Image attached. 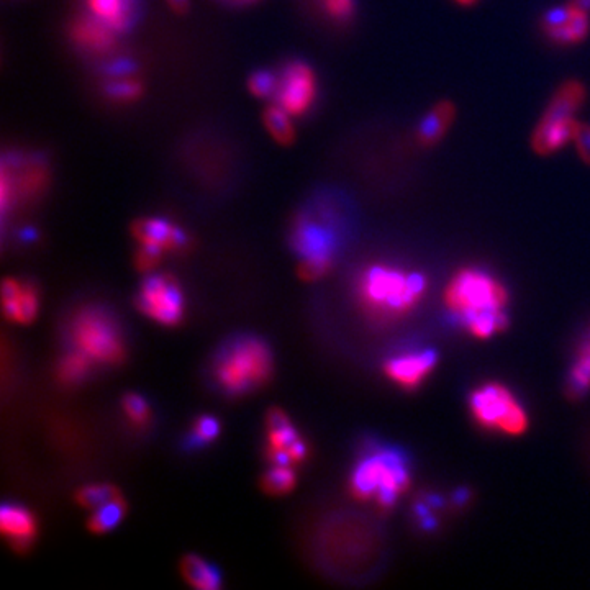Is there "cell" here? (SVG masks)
<instances>
[{
    "label": "cell",
    "instance_id": "cell-9",
    "mask_svg": "<svg viewBox=\"0 0 590 590\" xmlns=\"http://www.w3.org/2000/svg\"><path fill=\"white\" fill-rule=\"evenodd\" d=\"M141 314L161 327H177L186 312V299L181 284L169 274H151L141 282L137 294Z\"/></svg>",
    "mask_w": 590,
    "mask_h": 590
},
{
    "label": "cell",
    "instance_id": "cell-29",
    "mask_svg": "<svg viewBox=\"0 0 590 590\" xmlns=\"http://www.w3.org/2000/svg\"><path fill=\"white\" fill-rule=\"evenodd\" d=\"M107 92L112 99L118 100V102H133L138 99L143 92V86L137 78L132 76H120L115 78L114 81L110 82L107 86Z\"/></svg>",
    "mask_w": 590,
    "mask_h": 590
},
{
    "label": "cell",
    "instance_id": "cell-4",
    "mask_svg": "<svg viewBox=\"0 0 590 590\" xmlns=\"http://www.w3.org/2000/svg\"><path fill=\"white\" fill-rule=\"evenodd\" d=\"M273 351L258 336L240 335L227 341L215 356L212 376L225 394L256 391L273 376Z\"/></svg>",
    "mask_w": 590,
    "mask_h": 590
},
{
    "label": "cell",
    "instance_id": "cell-20",
    "mask_svg": "<svg viewBox=\"0 0 590 590\" xmlns=\"http://www.w3.org/2000/svg\"><path fill=\"white\" fill-rule=\"evenodd\" d=\"M89 12L107 23L115 32H123L132 23L135 0H86Z\"/></svg>",
    "mask_w": 590,
    "mask_h": 590
},
{
    "label": "cell",
    "instance_id": "cell-31",
    "mask_svg": "<svg viewBox=\"0 0 590 590\" xmlns=\"http://www.w3.org/2000/svg\"><path fill=\"white\" fill-rule=\"evenodd\" d=\"M323 10L330 19L336 22H345L354 14V0H320Z\"/></svg>",
    "mask_w": 590,
    "mask_h": 590
},
{
    "label": "cell",
    "instance_id": "cell-2",
    "mask_svg": "<svg viewBox=\"0 0 590 590\" xmlns=\"http://www.w3.org/2000/svg\"><path fill=\"white\" fill-rule=\"evenodd\" d=\"M410 484V461L405 451L371 443L359 456L350 476L351 494L369 500L382 510L397 504Z\"/></svg>",
    "mask_w": 590,
    "mask_h": 590
},
{
    "label": "cell",
    "instance_id": "cell-22",
    "mask_svg": "<svg viewBox=\"0 0 590 590\" xmlns=\"http://www.w3.org/2000/svg\"><path fill=\"white\" fill-rule=\"evenodd\" d=\"M128 505L123 495L109 500L107 504L100 505L99 509L92 510V515L87 520V527L96 535H105L120 525L123 517L127 515Z\"/></svg>",
    "mask_w": 590,
    "mask_h": 590
},
{
    "label": "cell",
    "instance_id": "cell-32",
    "mask_svg": "<svg viewBox=\"0 0 590 590\" xmlns=\"http://www.w3.org/2000/svg\"><path fill=\"white\" fill-rule=\"evenodd\" d=\"M572 143L576 146L579 158L590 166V125L589 123L579 122L577 123L576 132H574V138Z\"/></svg>",
    "mask_w": 590,
    "mask_h": 590
},
{
    "label": "cell",
    "instance_id": "cell-34",
    "mask_svg": "<svg viewBox=\"0 0 590 590\" xmlns=\"http://www.w3.org/2000/svg\"><path fill=\"white\" fill-rule=\"evenodd\" d=\"M569 2L579 7V9L586 10L590 14V0H569Z\"/></svg>",
    "mask_w": 590,
    "mask_h": 590
},
{
    "label": "cell",
    "instance_id": "cell-8",
    "mask_svg": "<svg viewBox=\"0 0 590 590\" xmlns=\"http://www.w3.org/2000/svg\"><path fill=\"white\" fill-rule=\"evenodd\" d=\"M292 246L300 258V277L317 281L332 268L338 240L328 223L302 218L292 233Z\"/></svg>",
    "mask_w": 590,
    "mask_h": 590
},
{
    "label": "cell",
    "instance_id": "cell-23",
    "mask_svg": "<svg viewBox=\"0 0 590 590\" xmlns=\"http://www.w3.org/2000/svg\"><path fill=\"white\" fill-rule=\"evenodd\" d=\"M297 486V474L294 466L271 464V468L261 477V489L271 497H282L292 492Z\"/></svg>",
    "mask_w": 590,
    "mask_h": 590
},
{
    "label": "cell",
    "instance_id": "cell-27",
    "mask_svg": "<svg viewBox=\"0 0 590 590\" xmlns=\"http://www.w3.org/2000/svg\"><path fill=\"white\" fill-rule=\"evenodd\" d=\"M120 491L117 487L110 486V484H91V486H84L79 489L76 494V500L81 505L82 509L96 510L100 505L107 504L109 500L118 497Z\"/></svg>",
    "mask_w": 590,
    "mask_h": 590
},
{
    "label": "cell",
    "instance_id": "cell-5",
    "mask_svg": "<svg viewBox=\"0 0 590 590\" xmlns=\"http://www.w3.org/2000/svg\"><path fill=\"white\" fill-rule=\"evenodd\" d=\"M586 97V86L574 79L563 82V86L554 92L531 135V146L538 155H554L556 151L572 143L579 123L576 115L586 102Z\"/></svg>",
    "mask_w": 590,
    "mask_h": 590
},
{
    "label": "cell",
    "instance_id": "cell-33",
    "mask_svg": "<svg viewBox=\"0 0 590 590\" xmlns=\"http://www.w3.org/2000/svg\"><path fill=\"white\" fill-rule=\"evenodd\" d=\"M168 4L177 14H184L189 9V0H168Z\"/></svg>",
    "mask_w": 590,
    "mask_h": 590
},
{
    "label": "cell",
    "instance_id": "cell-26",
    "mask_svg": "<svg viewBox=\"0 0 590 590\" xmlns=\"http://www.w3.org/2000/svg\"><path fill=\"white\" fill-rule=\"evenodd\" d=\"M222 425L214 415H200L192 423L191 432L187 435L186 445L189 448H202L214 443L220 435Z\"/></svg>",
    "mask_w": 590,
    "mask_h": 590
},
{
    "label": "cell",
    "instance_id": "cell-15",
    "mask_svg": "<svg viewBox=\"0 0 590 590\" xmlns=\"http://www.w3.org/2000/svg\"><path fill=\"white\" fill-rule=\"evenodd\" d=\"M0 531L12 550L25 553L37 541V517L25 505L7 502L0 509Z\"/></svg>",
    "mask_w": 590,
    "mask_h": 590
},
{
    "label": "cell",
    "instance_id": "cell-13",
    "mask_svg": "<svg viewBox=\"0 0 590 590\" xmlns=\"http://www.w3.org/2000/svg\"><path fill=\"white\" fill-rule=\"evenodd\" d=\"M133 236L138 248L150 251L163 258L166 253H179L187 250L189 236L174 223L164 218L148 217L133 223Z\"/></svg>",
    "mask_w": 590,
    "mask_h": 590
},
{
    "label": "cell",
    "instance_id": "cell-28",
    "mask_svg": "<svg viewBox=\"0 0 590 590\" xmlns=\"http://www.w3.org/2000/svg\"><path fill=\"white\" fill-rule=\"evenodd\" d=\"M122 409L128 422L132 423L135 428L141 430V428L148 427V423L151 422L150 404L143 395L135 394V392L125 395L122 399Z\"/></svg>",
    "mask_w": 590,
    "mask_h": 590
},
{
    "label": "cell",
    "instance_id": "cell-7",
    "mask_svg": "<svg viewBox=\"0 0 590 590\" xmlns=\"http://www.w3.org/2000/svg\"><path fill=\"white\" fill-rule=\"evenodd\" d=\"M469 410L477 425L487 432L522 435L530 422L525 405L500 382H486L476 387L469 395Z\"/></svg>",
    "mask_w": 590,
    "mask_h": 590
},
{
    "label": "cell",
    "instance_id": "cell-12",
    "mask_svg": "<svg viewBox=\"0 0 590 590\" xmlns=\"http://www.w3.org/2000/svg\"><path fill=\"white\" fill-rule=\"evenodd\" d=\"M438 364V354L430 348L397 353L384 363V373L404 391H417Z\"/></svg>",
    "mask_w": 590,
    "mask_h": 590
},
{
    "label": "cell",
    "instance_id": "cell-36",
    "mask_svg": "<svg viewBox=\"0 0 590 590\" xmlns=\"http://www.w3.org/2000/svg\"><path fill=\"white\" fill-rule=\"evenodd\" d=\"M243 2H248V0H243Z\"/></svg>",
    "mask_w": 590,
    "mask_h": 590
},
{
    "label": "cell",
    "instance_id": "cell-3",
    "mask_svg": "<svg viewBox=\"0 0 590 590\" xmlns=\"http://www.w3.org/2000/svg\"><path fill=\"white\" fill-rule=\"evenodd\" d=\"M425 274L373 264L358 279V297L369 314L379 318L402 317L412 312L427 292Z\"/></svg>",
    "mask_w": 590,
    "mask_h": 590
},
{
    "label": "cell",
    "instance_id": "cell-21",
    "mask_svg": "<svg viewBox=\"0 0 590 590\" xmlns=\"http://www.w3.org/2000/svg\"><path fill=\"white\" fill-rule=\"evenodd\" d=\"M590 392V336L584 335L577 346L576 358L569 369L566 394L572 399H581Z\"/></svg>",
    "mask_w": 590,
    "mask_h": 590
},
{
    "label": "cell",
    "instance_id": "cell-17",
    "mask_svg": "<svg viewBox=\"0 0 590 590\" xmlns=\"http://www.w3.org/2000/svg\"><path fill=\"white\" fill-rule=\"evenodd\" d=\"M114 28H110L107 23L96 19L94 15L89 17H79L71 27V37L84 50L92 53H105L112 50L115 45Z\"/></svg>",
    "mask_w": 590,
    "mask_h": 590
},
{
    "label": "cell",
    "instance_id": "cell-14",
    "mask_svg": "<svg viewBox=\"0 0 590 590\" xmlns=\"http://www.w3.org/2000/svg\"><path fill=\"white\" fill-rule=\"evenodd\" d=\"M543 30L554 43L577 45L590 32V14L576 5L568 4L553 9L543 17Z\"/></svg>",
    "mask_w": 590,
    "mask_h": 590
},
{
    "label": "cell",
    "instance_id": "cell-11",
    "mask_svg": "<svg viewBox=\"0 0 590 590\" xmlns=\"http://www.w3.org/2000/svg\"><path fill=\"white\" fill-rule=\"evenodd\" d=\"M317 96V81L310 66L300 61L289 64L277 86V104L292 117L304 115L314 104Z\"/></svg>",
    "mask_w": 590,
    "mask_h": 590
},
{
    "label": "cell",
    "instance_id": "cell-10",
    "mask_svg": "<svg viewBox=\"0 0 590 590\" xmlns=\"http://www.w3.org/2000/svg\"><path fill=\"white\" fill-rule=\"evenodd\" d=\"M266 427H268V446L264 454L269 463L295 466L307 459L309 446L281 409L269 410L266 415Z\"/></svg>",
    "mask_w": 590,
    "mask_h": 590
},
{
    "label": "cell",
    "instance_id": "cell-25",
    "mask_svg": "<svg viewBox=\"0 0 590 590\" xmlns=\"http://www.w3.org/2000/svg\"><path fill=\"white\" fill-rule=\"evenodd\" d=\"M291 117L279 104L268 107L264 112V125L279 145H291L294 141L295 130Z\"/></svg>",
    "mask_w": 590,
    "mask_h": 590
},
{
    "label": "cell",
    "instance_id": "cell-19",
    "mask_svg": "<svg viewBox=\"0 0 590 590\" xmlns=\"http://www.w3.org/2000/svg\"><path fill=\"white\" fill-rule=\"evenodd\" d=\"M181 574L194 589L217 590L222 587V574L217 566L199 554H187L181 561Z\"/></svg>",
    "mask_w": 590,
    "mask_h": 590
},
{
    "label": "cell",
    "instance_id": "cell-30",
    "mask_svg": "<svg viewBox=\"0 0 590 590\" xmlns=\"http://www.w3.org/2000/svg\"><path fill=\"white\" fill-rule=\"evenodd\" d=\"M248 86L256 97L266 99V97L276 96L279 79L268 71H258L251 76Z\"/></svg>",
    "mask_w": 590,
    "mask_h": 590
},
{
    "label": "cell",
    "instance_id": "cell-18",
    "mask_svg": "<svg viewBox=\"0 0 590 590\" xmlns=\"http://www.w3.org/2000/svg\"><path fill=\"white\" fill-rule=\"evenodd\" d=\"M454 118H456V109L451 102L433 105L418 123L417 133H415L418 145H438L453 125Z\"/></svg>",
    "mask_w": 590,
    "mask_h": 590
},
{
    "label": "cell",
    "instance_id": "cell-1",
    "mask_svg": "<svg viewBox=\"0 0 590 590\" xmlns=\"http://www.w3.org/2000/svg\"><path fill=\"white\" fill-rule=\"evenodd\" d=\"M507 287L484 269L463 268L445 291L446 312L477 340H489L509 327Z\"/></svg>",
    "mask_w": 590,
    "mask_h": 590
},
{
    "label": "cell",
    "instance_id": "cell-35",
    "mask_svg": "<svg viewBox=\"0 0 590 590\" xmlns=\"http://www.w3.org/2000/svg\"><path fill=\"white\" fill-rule=\"evenodd\" d=\"M459 5H472L476 0H456Z\"/></svg>",
    "mask_w": 590,
    "mask_h": 590
},
{
    "label": "cell",
    "instance_id": "cell-16",
    "mask_svg": "<svg viewBox=\"0 0 590 590\" xmlns=\"http://www.w3.org/2000/svg\"><path fill=\"white\" fill-rule=\"evenodd\" d=\"M2 309L10 322L28 325L37 318L40 310V292L37 286L20 279H5L2 286Z\"/></svg>",
    "mask_w": 590,
    "mask_h": 590
},
{
    "label": "cell",
    "instance_id": "cell-6",
    "mask_svg": "<svg viewBox=\"0 0 590 590\" xmlns=\"http://www.w3.org/2000/svg\"><path fill=\"white\" fill-rule=\"evenodd\" d=\"M69 335L74 350L94 364L115 366L125 358V340L117 320L102 307H86L74 315Z\"/></svg>",
    "mask_w": 590,
    "mask_h": 590
},
{
    "label": "cell",
    "instance_id": "cell-24",
    "mask_svg": "<svg viewBox=\"0 0 590 590\" xmlns=\"http://www.w3.org/2000/svg\"><path fill=\"white\" fill-rule=\"evenodd\" d=\"M92 364L86 354L79 350L71 351L59 361L58 379L66 386H78L91 373Z\"/></svg>",
    "mask_w": 590,
    "mask_h": 590
}]
</instances>
